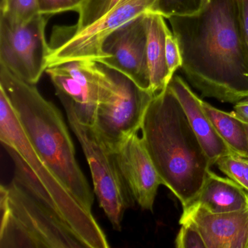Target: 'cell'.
Here are the masks:
<instances>
[{"label":"cell","mask_w":248,"mask_h":248,"mask_svg":"<svg viewBox=\"0 0 248 248\" xmlns=\"http://www.w3.org/2000/svg\"><path fill=\"white\" fill-rule=\"evenodd\" d=\"M66 111L68 123L79 140L89 165L96 196L106 216L114 230L121 231L127 209L135 205L134 198L122 175L115 152L100 137L93 126L80 123L72 101L57 95Z\"/></svg>","instance_id":"6"},{"label":"cell","mask_w":248,"mask_h":248,"mask_svg":"<svg viewBox=\"0 0 248 248\" xmlns=\"http://www.w3.org/2000/svg\"><path fill=\"white\" fill-rule=\"evenodd\" d=\"M46 72L56 95H63L72 101L79 121L93 125L101 95L98 62L74 61L50 66Z\"/></svg>","instance_id":"11"},{"label":"cell","mask_w":248,"mask_h":248,"mask_svg":"<svg viewBox=\"0 0 248 248\" xmlns=\"http://www.w3.org/2000/svg\"><path fill=\"white\" fill-rule=\"evenodd\" d=\"M232 114L245 123H248V97L235 103Z\"/></svg>","instance_id":"25"},{"label":"cell","mask_w":248,"mask_h":248,"mask_svg":"<svg viewBox=\"0 0 248 248\" xmlns=\"http://www.w3.org/2000/svg\"><path fill=\"white\" fill-rule=\"evenodd\" d=\"M35 85L0 65V88L5 91L31 146L74 197L92 211L93 191L77 160L62 111Z\"/></svg>","instance_id":"3"},{"label":"cell","mask_w":248,"mask_h":248,"mask_svg":"<svg viewBox=\"0 0 248 248\" xmlns=\"http://www.w3.org/2000/svg\"><path fill=\"white\" fill-rule=\"evenodd\" d=\"M0 248H87L48 203L14 181L0 188Z\"/></svg>","instance_id":"4"},{"label":"cell","mask_w":248,"mask_h":248,"mask_svg":"<svg viewBox=\"0 0 248 248\" xmlns=\"http://www.w3.org/2000/svg\"><path fill=\"white\" fill-rule=\"evenodd\" d=\"M240 9L241 19L248 45V0H238Z\"/></svg>","instance_id":"26"},{"label":"cell","mask_w":248,"mask_h":248,"mask_svg":"<svg viewBox=\"0 0 248 248\" xmlns=\"http://www.w3.org/2000/svg\"><path fill=\"white\" fill-rule=\"evenodd\" d=\"M165 58L168 71V79L170 82L175 72L181 69L183 59L178 41L172 31L167 30L165 36Z\"/></svg>","instance_id":"22"},{"label":"cell","mask_w":248,"mask_h":248,"mask_svg":"<svg viewBox=\"0 0 248 248\" xmlns=\"http://www.w3.org/2000/svg\"><path fill=\"white\" fill-rule=\"evenodd\" d=\"M175 240L177 248H207L198 229L190 224L183 223Z\"/></svg>","instance_id":"23"},{"label":"cell","mask_w":248,"mask_h":248,"mask_svg":"<svg viewBox=\"0 0 248 248\" xmlns=\"http://www.w3.org/2000/svg\"><path fill=\"white\" fill-rule=\"evenodd\" d=\"M192 203L213 213L236 211L248 207V191L231 178L210 170Z\"/></svg>","instance_id":"15"},{"label":"cell","mask_w":248,"mask_h":248,"mask_svg":"<svg viewBox=\"0 0 248 248\" xmlns=\"http://www.w3.org/2000/svg\"><path fill=\"white\" fill-rule=\"evenodd\" d=\"M98 63L101 101L93 127L114 152L127 138L140 131L155 95L138 86L125 75Z\"/></svg>","instance_id":"7"},{"label":"cell","mask_w":248,"mask_h":248,"mask_svg":"<svg viewBox=\"0 0 248 248\" xmlns=\"http://www.w3.org/2000/svg\"><path fill=\"white\" fill-rule=\"evenodd\" d=\"M0 140L16 151L30 166L56 202L62 217L87 248H108L105 233L93 215L62 184L37 155L27 139L5 91L0 88Z\"/></svg>","instance_id":"5"},{"label":"cell","mask_w":248,"mask_h":248,"mask_svg":"<svg viewBox=\"0 0 248 248\" xmlns=\"http://www.w3.org/2000/svg\"><path fill=\"white\" fill-rule=\"evenodd\" d=\"M146 14L136 17L107 37L102 46L104 59L100 63L125 75L138 86L149 91Z\"/></svg>","instance_id":"10"},{"label":"cell","mask_w":248,"mask_h":248,"mask_svg":"<svg viewBox=\"0 0 248 248\" xmlns=\"http://www.w3.org/2000/svg\"><path fill=\"white\" fill-rule=\"evenodd\" d=\"M0 19L18 27L40 15L39 0H1Z\"/></svg>","instance_id":"18"},{"label":"cell","mask_w":248,"mask_h":248,"mask_svg":"<svg viewBox=\"0 0 248 248\" xmlns=\"http://www.w3.org/2000/svg\"><path fill=\"white\" fill-rule=\"evenodd\" d=\"M140 131L162 185L185 208L201 191L213 165L169 87L152 98Z\"/></svg>","instance_id":"2"},{"label":"cell","mask_w":248,"mask_h":248,"mask_svg":"<svg viewBox=\"0 0 248 248\" xmlns=\"http://www.w3.org/2000/svg\"><path fill=\"white\" fill-rule=\"evenodd\" d=\"M168 87L179 100L194 133L212 164L216 165L221 156L235 154L221 139L206 114L202 104V100L193 92L186 81L178 75H174Z\"/></svg>","instance_id":"14"},{"label":"cell","mask_w":248,"mask_h":248,"mask_svg":"<svg viewBox=\"0 0 248 248\" xmlns=\"http://www.w3.org/2000/svg\"><path fill=\"white\" fill-rule=\"evenodd\" d=\"M216 165L228 178L248 191V158L229 154L219 158Z\"/></svg>","instance_id":"21"},{"label":"cell","mask_w":248,"mask_h":248,"mask_svg":"<svg viewBox=\"0 0 248 248\" xmlns=\"http://www.w3.org/2000/svg\"><path fill=\"white\" fill-rule=\"evenodd\" d=\"M122 175L136 202L143 210L153 212L160 176L139 133L127 138L114 151Z\"/></svg>","instance_id":"12"},{"label":"cell","mask_w":248,"mask_h":248,"mask_svg":"<svg viewBox=\"0 0 248 248\" xmlns=\"http://www.w3.org/2000/svg\"><path fill=\"white\" fill-rule=\"evenodd\" d=\"M46 26L47 18L42 14L18 27L0 19V65L32 85L48 68L50 46L46 40Z\"/></svg>","instance_id":"9"},{"label":"cell","mask_w":248,"mask_h":248,"mask_svg":"<svg viewBox=\"0 0 248 248\" xmlns=\"http://www.w3.org/2000/svg\"><path fill=\"white\" fill-rule=\"evenodd\" d=\"M179 223L195 226L207 248H248V207L213 213L191 203L183 208Z\"/></svg>","instance_id":"13"},{"label":"cell","mask_w":248,"mask_h":248,"mask_svg":"<svg viewBox=\"0 0 248 248\" xmlns=\"http://www.w3.org/2000/svg\"><path fill=\"white\" fill-rule=\"evenodd\" d=\"M158 0H120L101 19L79 31L67 27H56L50 37L48 67L74 61L104 59L102 46L114 31L136 17L155 12Z\"/></svg>","instance_id":"8"},{"label":"cell","mask_w":248,"mask_h":248,"mask_svg":"<svg viewBox=\"0 0 248 248\" xmlns=\"http://www.w3.org/2000/svg\"><path fill=\"white\" fill-rule=\"evenodd\" d=\"M202 104L225 143L236 155L248 158V135L245 123L232 112L222 111L204 101Z\"/></svg>","instance_id":"17"},{"label":"cell","mask_w":248,"mask_h":248,"mask_svg":"<svg viewBox=\"0 0 248 248\" xmlns=\"http://www.w3.org/2000/svg\"><path fill=\"white\" fill-rule=\"evenodd\" d=\"M85 0H39L42 15L52 16L66 11L78 12Z\"/></svg>","instance_id":"24"},{"label":"cell","mask_w":248,"mask_h":248,"mask_svg":"<svg viewBox=\"0 0 248 248\" xmlns=\"http://www.w3.org/2000/svg\"><path fill=\"white\" fill-rule=\"evenodd\" d=\"M146 59L149 75V91L154 95L170 83L165 58V36L168 29L165 18L154 12L146 14Z\"/></svg>","instance_id":"16"},{"label":"cell","mask_w":248,"mask_h":248,"mask_svg":"<svg viewBox=\"0 0 248 248\" xmlns=\"http://www.w3.org/2000/svg\"><path fill=\"white\" fill-rule=\"evenodd\" d=\"M245 125H246L247 132H248V123H245Z\"/></svg>","instance_id":"27"},{"label":"cell","mask_w":248,"mask_h":248,"mask_svg":"<svg viewBox=\"0 0 248 248\" xmlns=\"http://www.w3.org/2000/svg\"><path fill=\"white\" fill-rule=\"evenodd\" d=\"M120 0H85L78 11V23L67 27L72 31H79L89 27L109 12Z\"/></svg>","instance_id":"19"},{"label":"cell","mask_w":248,"mask_h":248,"mask_svg":"<svg viewBox=\"0 0 248 248\" xmlns=\"http://www.w3.org/2000/svg\"><path fill=\"white\" fill-rule=\"evenodd\" d=\"M210 0H158L155 12L165 18L172 16H188L201 12Z\"/></svg>","instance_id":"20"},{"label":"cell","mask_w":248,"mask_h":248,"mask_svg":"<svg viewBox=\"0 0 248 248\" xmlns=\"http://www.w3.org/2000/svg\"><path fill=\"white\" fill-rule=\"evenodd\" d=\"M168 21L181 72L202 96L230 104L248 97V45L238 0H210L196 15Z\"/></svg>","instance_id":"1"}]
</instances>
